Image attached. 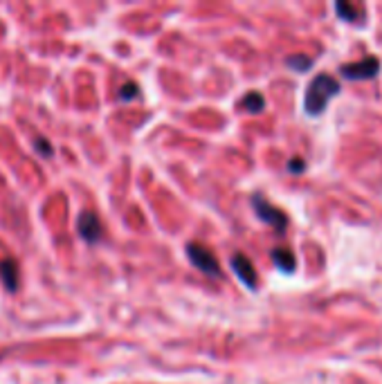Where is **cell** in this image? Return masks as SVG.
<instances>
[{"instance_id": "obj_1", "label": "cell", "mask_w": 382, "mask_h": 384, "mask_svg": "<svg viewBox=\"0 0 382 384\" xmlns=\"http://www.w3.org/2000/svg\"><path fill=\"white\" fill-rule=\"evenodd\" d=\"M342 90L339 81L331 75H317L313 81L308 83L306 88V97H304V110L306 115L310 117H317L322 115L327 106L331 104V99H335Z\"/></svg>"}, {"instance_id": "obj_2", "label": "cell", "mask_w": 382, "mask_h": 384, "mask_svg": "<svg viewBox=\"0 0 382 384\" xmlns=\"http://www.w3.org/2000/svg\"><path fill=\"white\" fill-rule=\"evenodd\" d=\"M252 207L254 211H257V216L267 223L272 227V230H277L279 234L281 232H286V227H288V216L284 211H281L279 207H275L272 203H267L263 196H252Z\"/></svg>"}, {"instance_id": "obj_3", "label": "cell", "mask_w": 382, "mask_h": 384, "mask_svg": "<svg viewBox=\"0 0 382 384\" xmlns=\"http://www.w3.org/2000/svg\"><path fill=\"white\" fill-rule=\"evenodd\" d=\"M187 256L189 261L201 270V272L209 274V277H221L223 270H221V263L214 254H211L205 245H198V243H189L187 245Z\"/></svg>"}, {"instance_id": "obj_4", "label": "cell", "mask_w": 382, "mask_h": 384, "mask_svg": "<svg viewBox=\"0 0 382 384\" xmlns=\"http://www.w3.org/2000/svg\"><path fill=\"white\" fill-rule=\"evenodd\" d=\"M339 73H342L344 79H351V81L373 79L380 73V59H376V56H364V59H360L356 63H344L339 68Z\"/></svg>"}, {"instance_id": "obj_5", "label": "cell", "mask_w": 382, "mask_h": 384, "mask_svg": "<svg viewBox=\"0 0 382 384\" xmlns=\"http://www.w3.org/2000/svg\"><path fill=\"white\" fill-rule=\"evenodd\" d=\"M79 236L86 240V243H97V240H102V234H104V227H102V220L97 218V213L92 211H83L79 216Z\"/></svg>"}, {"instance_id": "obj_6", "label": "cell", "mask_w": 382, "mask_h": 384, "mask_svg": "<svg viewBox=\"0 0 382 384\" xmlns=\"http://www.w3.org/2000/svg\"><path fill=\"white\" fill-rule=\"evenodd\" d=\"M230 263H232V270L236 272V277L240 279V283H245L250 290H257L259 277H257V272H254V265H252V261L248 259V256L236 254V256H232Z\"/></svg>"}, {"instance_id": "obj_7", "label": "cell", "mask_w": 382, "mask_h": 384, "mask_svg": "<svg viewBox=\"0 0 382 384\" xmlns=\"http://www.w3.org/2000/svg\"><path fill=\"white\" fill-rule=\"evenodd\" d=\"M0 279H3L5 288L9 292L16 290V286H18V263L14 259H5L3 263H0Z\"/></svg>"}, {"instance_id": "obj_8", "label": "cell", "mask_w": 382, "mask_h": 384, "mask_svg": "<svg viewBox=\"0 0 382 384\" xmlns=\"http://www.w3.org/2000/svg\"><path fill=\"white\" fill-rule=\"evenodd\" d=\"M272 261H275V265L281 270V272H286V274H292L295 267H297L295 254L290 250H284V247H275L272 250Z\"/></svg>"}, {"instance_id": "obj_9", "label": "cell", "mask_w": 382, "mask_h": 384, "mask_svg": "<svg viewBox=\"0 0 382 384\" xmlns=\"http://www.w3.org/2000/svg\"><path fill=\"white\" fill-rule=\"evenodd\" d=\"M337 16L346 23H362L364 18V7L362 5H349V3H337L335 5Z\"/></svg>"}, {"instance_id": "obj_10", "label": "cell", "mask_w": 382, "mask_h": 384, "mask_svg": "<svg viewBox=\"0 0 382 384\" xmlns=\"http://www.w3.org/2000/svg\"><path fill=\"white\" fill-rule=\"evenodd\" d=\"M286 65L292 68L295 73H308V70L313 68V59L306 56V54H292L286 59Z\"/></svg>"}, {"instance_id": "obj_11", "label": "cell", "mask_w": 382, "mask_h": 384, "mask_svg": "<svg viewBox=\"0 0 382 384\" xmlns=\"http://www.w3.org/2000/svg\"><path fill=\"white\" fill-rule=\"evenodd\" d=\"M243 108L250 110V112H261V110L265 108L263 95H259V92H248L245 99H243Z\"/></svg>"}, {"instance_id": "obj_12", "label": "cell", "mask_w": 382, "mask_h": 384, "mask_svg": "<svg viewBox=\"0 0 382 384\" xmlns=\"http://www.w3.org/2000/svg\"><path fill=\"white\" fill-rule=\"evenodd\" d=\"M137 95H139V85L135 81L124 83L122 88H120V99H122V102H126V99H135Z\"/></svg>"}, {"instance_id": "obj_13", "label": "cell", "mask_w": 382, "mask_h": 384, "mask_svg": "<svg viewBox=\"0 0 382 384\" xmlns=\"http://www.w3.org/2000/svg\"><path fill=\"white\" fill-rule=\"evenodd\" d=\"M34 146H36V151L43 155V158H52V153H54V149L50 146V142L46 139V137H38L36 142H34Z\"/></svg>"}, {"instance_id": "obj_14", "label": "cell", "mask_w": 382, "mask_h": 384, "mask_svg": "<svg viewBox=\"0 0 382 384\" xmlns=\"http://www.w3.org/2000/svg\"><path fill=\"white\" fill-rule=\"evenodd\" d=\"M304 160L302 158H292L290 160V164H288V171H292V174H302V171H304Z\"/></svg>"}]
</instances>
